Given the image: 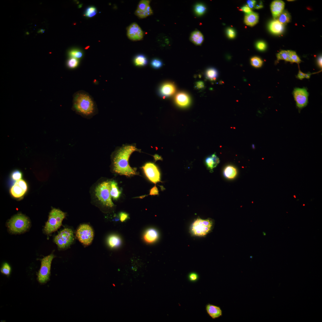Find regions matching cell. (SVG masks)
I'll return each mask as SVG.
<instances>
[{"instance_id":"obj_1","label":"cell","mask_w":322,"mask_h":322,"mask_svg":"<svg viewBox=\"0 0 322 322\" xmlns=\"http://www.w3.org/2000/svg\"><path fill=\"white\" fill-rule=\"evenodd\" d=\"M134 146L126 145L116 153L113 160V170L116 173L127 177L138 174L136 170L130 166L129 160L132 153L138 151Z\"/></svg>"},{"instance_id":"obj_2","label":"cell","mask_w":322,"mask_h":322,"mask_svg":"<svg viewBox=\"0 0 322 322\" xmlns=\"http://www.w3.org/2000/svg\"><path fill=\"white\" fill-rule=\"evenodd\" d=\"M73 105L77 111L85 115H90L94 111V102L90 96L85 92H80L75 94Z\"/></svg>"},{"instance_id":"obj_3","label":"cell","mask_w":322,"mask_h":322,"mask_svg":"<svg viewBox=\"0 0 322 322\" xmlns=\"http://www.w3.org/2000/svg\"><path fill=\"white\" fill-rule=\"evenodd\" d=\"M66 213L59 209L53 208L49 213L48 221L44 227V232L49 234L57 230L61 226Z\"/></svg>"},{"instance_id":"obj_4","label":"cell","mask_w":322,"mask_h":322,"mask_svg":"<svg viewBox=\"0 0 322 322\" xmlns=\"http://www.w3.org/2000/svg\"><path fill=\"white\" fill-rule=\"evenodd\" d=\"M8 227L10 231L14 233H21L29 227L30 222L26 216L21 214L14 216L9 221Z\"/></svg>"},{"instance_id":"obj_5","label":"cell","mask_w":322,"mask_h":322,"mask_svg":"<svg viewBox=\"0 0 322 322\" xmlns=\"http://www.w3.org/2000/svg\"><path fill=\"white\" fill-rule=\"evenodd\" d=\"M110 181H104L99 184L95 189V195L102 204L108 207L114 205L110 193Z\"/></svg>"},{"instance_id":"obj_6","label":"cell","mask_w":322,"mask_h":322,"mask_svg":"<svg viewBox=\"0 0 322 322\" xmlns=\"http://www.w3.org/2000/svg\"><path fill=\"white\" fill-rule=\"evenodd\" d=\"M213 224L212 221L210 219L198 218L191 224L190 229L191 233L196 236H204L210 231Z\"/></svg>"},{"instance_id":"obj_7","label":"cell","mask_w":322,"mask_h":322,"mask_svg":"<svg viewBox=\"0 0 322 322\" xmlns=\"http://www.w3.org/2000/svg\"><path fill=\"white\" fill-rule=\"evenodd\" d=\"M54 257L53 254H51L41 259V267L37 274V279L40 283L44 284L49 280L51 263Z\"/></svg>"},{"instance_id":"obj_8","label":"cell","mask_w":322,"mask_h":322,"mask_svg":"<svg viewBox=\"0 0 322 322\" xmlns=\"http://www.w3.org/2000/svg\"><path fill=\"white\" fill-rule=\"evenodd\" d=\"M74 240L72 230L68 228H65L55 236L54 241L59 249H64L69 246Z\"/></svg>"},{"instance_id":"obj_9","label":"cell","mask_w":322,"mask_h":322,"mask_svg":"<svg viewBox=\"0 0 322 322\" xmlns=\"http://www.w3.org/2000/svg\"><path fill=\"white\" fill-rule=\"evenodd\" d=\"M76 236L79 241L83 244L89 245L92 243L94 233L92 228L88 224L81 225L76 233Z\"/></svg>"},{"instance_id":"obj_10","label":"cell","mask_w":322,"mask_h":322,"mask_svg":"<svg viewBox=\"0 0 322 322\" xmlns=\"http://www.w3.org/2000/svg\"><path fill=\"white\" fill-rule=\"evenodd\" d=\"M142 168L146 176L151 182L155 184L161 182L160 172L154 164L147 162L142 167Z\"/></svg>"},{"instance_id":"obj_11","label":"cell","mask_w":322,"mask_h":322,"mask_svg":"<svg viewBox=\"0 0 322 322\" xmlns=\"http://www.w3.org/2000/svg\"><path fill=\"white\" fill-rule=\"evenodd\" d=\"M293 95L297 106L300 108L306 106L308 103L309 93L305 88H295Z\"/></svg>"},{"instance_id":"obj_12","label":"cell","mask_w":322,"mask_h":322,"mask_svg":"<svg viewBox=\"0 0 322 322\" xmlns=\"http://www.w3.org/2000/svg\"><path fill=\"white\" fill-rule=\"evenodd\" d=\"M127 35L129 38L131 40L139 41L143 38V33L139 25L136 23H133L128 27Z\"/></svg>"},{"instance_id":"obj_13","label":"cell","mask_w":322,"mask_h":322,"mask_svg":"<svg viewBox=\"0 0 322 322\" xmlns=\"http://www.w3.org/2000/svg\"><path fill=\"white\" fill-rule=\"evenodd\" d=\"M176 91V87L174 84L170 82L165 83L159 87L158 93L160 96L165 98L173 95Z\"/></svg>"},{"instance_id":"obj_14","label":"cell","mask_w":322,"mask_h":322,"mask_svg":"<svg viewBox=\"0 0 322 322\" xmlns=\"http://www.w3.org/2000/svg\"><path fill=\"white\" fill-rule=\"evenodd\" d=\"M284 5V3L281 0H275L272 2L271 5V10L274 19L278 18L282 13Z\"/></svg>"},{"instance_id":"obj_15","label":"cell","mask_w":322,"mask_h":322,"mask_svg":"<svg viewBox=\"0 0 322 322\" xmlns=\"http://www.w3.org/2000/svg\"><path fill=\"white\" fill-rule=\"evenodd\" d=\"M175 100L177 104L181 107H185L190 104V98L186 93L180 92L178 93L175 97Z\"/></svg>"},{"instance_id":"obj_16","label":"cell","mask_w":322,"mask_h":322,"mask_svg":"<svg viewBox=\"0 0 322 322\" xmlns=\"http://www.w3.org/2000/svg\"><path fill=\"white\" fill-rule=\"evenodd\" d=\"M206 310L208 314L213 319L218 318L222 315V311L219 306L208 304L206 306Z\"/></svg>"},{"instance_id":"obj_17","label":"cell","mask_w":322,"mask_h":322,"mask_svg":"<svg viewBox=\"0 0 322 322\" xmlns=\"http://www.w3.org/2000/svg\"><path fill=\"white\" fill-rule=\"evenodd\" d=\"M269 28L271 32L275 34H281L284 30L283 24L277 20L271 21L269 24Z\"/></svg>"},{"instance_id":"obj_18","label":"cell","mask_w":322,"mask_h":322,"mask_svg":"<svg viewBox=\"0 0 322 322\" xmlns=\"http://www.w3.org/2000/svg\"><path fill=\"white\" fill-rule=\"evenodd\" d=\"M158 236V233L157 230L153 228H150L145 231L143 238L146 242L152 243L157 240Z\"/></svg>"},{"instance_id":"obj_19","label":"cell","mask_w":322,"mask_h":322,"mask_svg":"<svg viewBox=\"0 0 322 322\" xmlns=\"http://www.w3.org/2000/svg\"><path fill=\"white\" fill-rule=\"evenodd\" d=\"M204 40L203 35L198 30H195L193 32L190 37V40L191 42L197 46L201 45L202 43Z\"/></svg>"},{"instance_id":"obj_20","label":"cell","mask_w":322,"mask_h":322,"mask_svg":"<svg viewBox=\"0 0 322 322\" xmlns=\"http://www.w3.org/2000/svg\"><path fill=\"white\" fill-rule=\"evenodd\" d=\"M258 15L257 13L252 12L246 14L244 18V22L247 25L253 26L256 24L258 20Z\"/></svg>"},{"instance_id":"obj_21","label":"cell","mask_w":322,"mask_h":322,"mask_svg":"<svg viewBox=\"0 0 322 322\" xmlns=\"http://www.w3.org/2000/svg\"><path fill=\"white\" fill-rule=\"evenodd\" d=\"M26 191L16 182L11 187L10 190L11 194L16 198H19L22 196Z\"/></svg>"},{"instance_id":"obj_22","label":"cell","mask_w":322,"mask_h":322,"mask_svg":"<svg viewBox=\"0 0 322 322\" xmlns=\"http://www.w3.org/2000/svg\"><path fill=\"white\" fill-rule=\"evenodd\" d=\"M111 196L113 199L117 200L120 197L121 191L119 190L117 183L114 181H110Z\"/></svg>"},{"instance_id":"obj_23","label":"cell","mask_w":322,"mask_h":322,"mask_svg":"<svg viewBox=\"0 0 322 322\" xmlns=\"http://www.w3.org/2000/svg\"><path fill=\"white\" fill-rule=\"evenodd\" d=\"M223 174L225 177L228 179H233L236 176L237 171L236 169L231 165L226 166L224 169Z\"/></svg>"},{"instance_id":"obj_24","label":"cell","mask_w":322,"mask_h":322,"mask_svg":"<svg viewBox=\"0 0 322 322\" xmlns=\"http://www.w3.org/2000/svg\"><path fill=\"white\" fill-rule=\"evenodd\" d=\"M121 240L118 236L115 235H111L108 239V243L109 246L113 248L119 246L121 244Z\"/></svg>"},{"instance_id":"obj_25","label":"cell","mask_w":322,"mask_h":322,"mask_svg":"<svg viewBox=\"0 0 322 322\" xmlns=\"http://www.w3.org/2000/svg\"><path fill=\"white\" fill-rule=\"evenodd\" d=\"M135 13L139 17L141 18H144L152 15L153 11L149 5L145 9L143 10H140L137 9L135 11Z\"/></svg>"},{"instance_id":"obj_26","label":"cell","mask_w":322,"mask_h":322,"mask_svg":"<svg viewBox=\"0 0 322 322\" xmlns=\"http://www.w3.org/2000/svg\"><path fill=\"white\" fill-rule=\"evenodd\" d=\"M205 75L207 79L210 80H215L218 77V72L216 69L210 68L206 71Z\"/></svg>"},{"instance_id":"obj_27","label":"cell","mask_w":322,"mask_h":322,"mask_svg":"<svg viewBox=\"0 0 322 322\" xmlns=\"http://www.w3.org/2000/svg\"><path fill=\"white\" fill-rule=\"evenodd\" d=\"M134 61L136 66H143L147 63V60L145 56L142 54L137 55L134 58Z\"/></svg>"},{"instance_id":"obj_28","label":"cell","mask_w":322,"mask_h":322,"mask_svg":"<svg viewBox=\"0 0 322 322\" xmlns=\"http://www.w3.org/2000/svg\"><path fill=\"white\" fill-rule=\"evenodd\" d=\"M278 60H283L292 63L290 54V50H282L277 54Z\"/></svg>"},{"instance_id":"obj_29","label":"cell","mask_w":322,"mask_h":322,"mask_svg":"<svg viewBox=\"0 0 322 322\" xmlns=\"http://www.w3.org/2000/svg\"><path fill=\"white\" fill-rule=\"evenodd\" d=\"M277 20L281 23L284 24L289 23L290 21V16L286 11H283L278 18Z\"/></svg>"},{"instance_id":"obj_30","label":"cell","mask_w":322,"mask_h":322,"mask_svg":"<svg viewBox=\"0 0 322 322\" xmlns=\"http://www.w3.org/2000/svg\"><path fill=\"white\" fill-rule=\"evenodd\" d=\"M68 55L69 57L73 58L78 59L82 57L83 53L82 51L80 49H73L69 51Z\"/></svg>"},{"instance_id":"obj_31","label":"cell","mask_w":322,"mask_h":322,"mask_svg":"<svg viewBox=\"0 0 322 322\" xmlns=\"http://www.w3.org/2000/svg\"><path fill=\"white\" fill-rule=\"evenodd\" d=\"M206 10L205 6L203 4L198 3L196 4L194 7V11L198 16H200L203 15L205 13Z\"/></svg>"},{"instance_id":"obj_32","label":"cell","mask_w":322,"mask_h":322,"mask_svg":"<svg viewBox=\"0 0 322 322\" xmlns=\"http://www.w3.org/2000/svg\"><path fill=\"white\" fill-rule=\"evenodd\" d=\"M97 13L96 8L94 6H90L85 10L84 16L88 18H92L95 16Z\"/></svg>"},{"instance_id":"obj_33","label":"cell","mask_w":322,"mask_h":322,"mask_svg":"<svg viewBox=\"0 0 322 322\" xmlns=\"http://www.w3.org/2000/svg\"><path fill=\"white\" fill-rule=\"evenodd\" d=\"M250 62L251 65L256 68H259L261 67L263 63V61L259 57L257 56L252 57L250 59Z\"/></svg>"},{"instance_id":"obj_34","label":"cell","mask_w":322,"mask_h":322,"mask_svg":"<svg viewBox=\"0 0 322 322\" xmlns=\"http://www.w3.org/2000/svg\"><path fill=\"white\" fill-rule=\"evenodd\" d=\"M79 63L78 59L73 58L69 57L66 62L67 66L69 68L73 69L76 67Z\"/></svg>"},{"instance_id":"obj_35","label":"cell","mask_w":322,"mask_h":322,"mask_svg":"<svg viewBox=\"0 0 322 322\" xmlns=\"http://www.w3.org/2000/svg\"><path fill=\"white\" fill-rule=\"evenodd\" d=\"M11 271V268L10 265L7 263H5L3 264L1 269V273L4 275L8 276L10 275Z\"/></svg>"},{"instance_id":"obj_36","label":"cell","mask_w":322,"mask_h":322,"mask_svg":"<svg viewBox=\"0 0 322 322\" xmlns=\"http://www.w3.org/2000/svg\"><path fill=\"white\" fill-rule=\"evenodd\" d=\"M150 1L148 0H141L139 3L137 9L143 10L145 9L150 5Z\"/></svg>"},{"instance_id":"obj_37","label":"cell","mask_w":322,"mask_h":322,"mask_svg":"<svg viewBox=\"0 0 322 322\" xmlns=\"http://www.w3.org/2000/svg\"><path fill=\"white\" fill-rule=\"evenodd\" d=\"M206 165L208 168L210 170H212L215 168L213 162L210 156L207 157L205 160Z\"/></svg>"},{"instance_id":"obj_38","label":"cell","mask_w":322,"mask_h":322,"mask_svg":"<svg viewBox=\"0 0 322 322\" xmlns=\"http://www.w3.org/2000/svg\"><path fill=\"white\" fill-rule=\"evenodd\" d=\"M151 64L153 68L155 69H158L162 66V63L159 59H154L151 61Z\"/></svg>"},{"instance_id":"obj_39","label":"cell","mask_w":322,"mask_h":322,"mask_svg":"<svg viewBox=\"0 0 322 322\" xmlns=\"http://www.w3.org/2000/svg\"><path fill=\"white\" fill-rule=\"evenodd\" d=\"M290 54L292 63L295 62L298 64L300 63L301 60L295 51H290Z\"/></svg>"},{"instance_id":"obj_40","label":"cell","mask_w":322,"mask_h":322,"mask_svg":"<svg viewBox=\"0 0 322 322\" xmlns=\"http://www.w3.org/2000/svg\"><path fill=\"white\" fill-rule=\"evenodd\" d=\"M22 176V175L21 173L18 170H16L14 171L12 174V179L16 181L21 179Z\"/></svg>"},{"instance_id":"obj_41","label":"cell","mask_w":322,"mask_h":322,"mask_svg":"<svg viewBox=\"0 0 322 322\" xmlns=\"http://www.w3.org/2000/svg\"><path fill=\"white\" fill-rule=\"evenodd\" d=\"M226 33L227 36L230 38H234L236 34L235 30L232 28H228L226 30Z\"/></svg>"},{"instance_id":"obj_42","label":"cell","mask_w":322,"mask_h":322,"mask_svg":"<svg viewBox=\"0 0 322 322\" xmlns=\"http://www.w3.org/2000/svg\"><path fill=\"white\" fill-rule=\"evenodd\" d=\"M188 278L189 281L192 282H195L199 278L198 274L195 272H192L189 273L188 275Z\"/></svg>"},{"instance_id":"obj_43","label":"cell","mask_w":322,"mask_h":322,"mask_svg":"<svg viewBox=\"0 0 322 322\" xmlns=\"http://www.w3.org/2000/svg\"><path fill=\"white\" fill-rule=\"evenodd\" d=\"M256 47L259 50L262 51L265 50L266 49V45L264 42L263 41H259L256 43Z\"/></svg>"},{"instance_id":"obj_44","label":"cell","mask_w":322,"mask_h":322,"mask_svg":"<svg viewBox=\"0 0 322 322\" xmlns=\"http://www.w3.org/2000/svg\"><path fill=\"white\" fill-rule=\"evenodd\" d=\"M119 217L120 221L123 222L129 218V215L125 212H121L119 214Z\"/></svg>"},{"instance_id":"obj_45","label":"cell","mask_w":322,"mask_h":322,"mask_svg":"<svg viewBox=\"0 0 322 322\" xmlns=\"http://www.w3.org/2000/svg\"><path fill=\"white\" fill-rule=\"evenodd\" d=\"M214 164L215 167L220 162V160L219 158L216 156L215 153L212 154L210 156Z\"/></svg>"},{"instance_id":"obj_46","label":"cell","mask_w":322,"mask_h":322,"mask_svg":"<svg viewBox=\"0 0 322 322\" xmlns=\"http://www.w3.org/2000/svg\"><path fill=\"white\" fill-rule=\"evenodd\" d=\"M149 195H159V191L156 185L151 189Z\"/></svg>"},{"instance_id":"obj_47","label":"cell","mask_w":322,"mask_h":322,"mask_svg":"<svg viewBox=\"0 0 322 322\" xmlns=\"http://www.w3.org/2000/svg\"><path fill=\"white\" fill-rule=\"evenodd\" d=\"M240 10L243 11L247 14L250 13L252 12L251 9L247 5H245L242 7L241 8Z\"/></svg>"},{"instance_id":"obj_48","label":"cell","mask_w":322,"mask_h":322,"mask_svg":"<svg viewBox=\"0 0 322 322\" xmlns=\"http://www.w3.org/2000/svg\"><path fill=\"white\" fill-rule=\"evenodd\" d=\"M256 1L255 0H248L247 1V6L251 9L254 8Z\"/></svg>"},{"instance_id":"obj_49","label":"cell","mask_w":322,"mask_h":322,"mask_svg":"<svg viewBox=\"0 0 322 322\" xmlns=\"http://www.w3.org/2000/svg\"><path fill=\"white\" fill-rule=\"evenodd\" d=\"M196 87L199 89H202L204 87V84L203 82L198 81L196 83Z\"/></svg>"},{"instance_id":"obj_50","label":"cell","mask_w":322,"mask_h":322,"mask_svg":"<svg viewBox=\"0 0 322 322\" xmlns=\"http://www.w3.org/2000/svg\"><path fill=\"white\" fill-rule=\"evenodd\" d=\"M305 73L301 71L300 70H299L298 73L297 75V78L300 80H301L305 78Z\"/></svg>"},{"instance_id":"obj_51","label":"cell","mask_w":322,"mask_h":322,"mask_svg":"<svg viewBox=\"0 0 322 322\" xmlns=\"http://www.w3.org/2000/svg\"><path fill=\"white\" fill-rule=\"evenodd\" d=\"M263 7V4L261 1H259L258 2H256L254 8L256 9H259Z\"/></svg>"},{"instance_id":"obj_52","label":"cell","mask_w":322,"mask_h":322,"mask_svg":"<svg viewBox=\"0 0 322 322\" xmlns=\"http://www.w3.org/2000/svg\"><path fill=\"white\" fill-rule=\"evenodd\" d=\"M317 63L319 66L322 68V56H319L317 59Z\"/></svg>"},{"instance_id":"obj_53","label":"cell","mask_w":322,"mask_h":322,"mask_svg":"<svg viewBox=\"0 0 322 322\" xmlns=\"http://www.w3.org/2000/svg\"><path fill=\"white\" fill-rule=\"evenodd\" d=\"M311 74L310 73H305V78L307 79H309L311 75Z\"/></svg>"},{"instance_id":"obj_54","label":"cell","mask_w":322,"mask_h":322,"mask_svg":"<svg viewBox=\"0 0 322 322\" xmlns=\"http://www.w3.org/2000/svg\"><path fill=\"white\" fill-rule=\"evenodd\" d=\"M287 1H294V0H287Z\"/></svg>"}]
</instances>
